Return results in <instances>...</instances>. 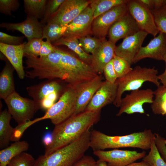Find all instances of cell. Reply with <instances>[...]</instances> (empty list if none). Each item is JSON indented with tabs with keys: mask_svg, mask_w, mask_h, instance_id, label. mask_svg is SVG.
I'll return each instance as SVG.
<instances>
[{
	"mask_svg": "<svg viewBox=\"0 0 166 166\" xmlns=\"http://www.w3.org/2000/svg\"><path fill=\"white\" fill-rule=\"evenodd\" d=\"M101 111H85L72 115L62 123L55 125L52 132V142L45 147L44 155H48L81 136L99 121Z\"/></svg>",
	"mask_w": 166,
	"mask_h": 166,
	"instance_id": "cell-1",
	"label": "cell"
},
{
	"mask_svg": "<svg viewBox=\"0 0 166 166\" xmlns=\"http://www.w3.org/2000/svg\"><path fill=\"white\" fill-rule=\"evenodd\" d=\"M155 137L151 129L122 136H111L96 130L91 131L89 146L93 151L123 148L150 149Z\"/></svg>",
	"mask_w": 166,
	"mask_h": 166,
	"instance_id": "cell-2",
	"label": "cell"
},
{
	"mask_svg": "<svg viewBox=\"0 0 166 166\" xmlns=\"http://www.w3.org/2000/svg\"><path fill=\"white\" fill-rule=\"evenodd\" d=\"M90 129L75 140L51 154L40 156L33 166H72L90 148Z\"/></svg>",
	"mask_w": 166,
	"mask_h": 166,
	"instance_id": "cell-3",
	"label": "cell"
},
{
	"mask_svg": "<svg viewBox=\"0 0 166 166\" xmlns=\"http://www.w3.org/2000/svg\"><path fill=\"white\" fill-rule=\"evenodd\" d=\"M158 70L152 68L137 66L124 77L118 78L116 97L113 103L117 107H120L122 95L124 92L132 91L139 89L145 82L149 81L159 86L160 82L158 78Z\"/></svg>",
	"mask_w": 166,
	"mask_h": 166,
	"instance_id": "cell-4",
	"label": "cell"
},
{
	"mask_svg": "<svg viewBox=\"0 0 166 166\" xmlns=\"http://www.w3.org/2000/svg\"><path fill=\"white\" fill-rule=\"evenodd\" d=\"M77 93L75 88L68 85L56 102L42 117L35 119L36 123L49 119L55 125L73 114L76 109Z\"/></svg>",
	"mask_w": 166,
	"mask_h": 166,
	"instance_id": "cell-5",
	"label": "cell"
},
{
	"mask_svg": "<svg viewBox=\"0 0 166 166\" xmlns=\"http://www.w3.org/2000/svg\"><path fill=\"white\" fill-rule=\"evenodd\" d=\"M4 101L8 111L18 124L31 120L40 109L32 99L22 97L16 91Z\"/></svg>",
	"mask_w": 166,
	"mask_h": 166,
	"instance_id": "cell-6",
	"label": "cell"
},
{
	"mask_svg": "<svg viewBox=\"0 0 166 166\" xmlns=\"http://www.w3.org/2000/svg\"><path fill=\"white\" fill-rule=\"evenodd\" d=\"M154 97V91L150 89L131 91L122 98L120 109L116 115L120 116L124 113L128 114L144 113L143 105L145 103L152 104Z\"/></svg>",
	"mask_w": 166,
	"mask_h": 166,
	"instance_id": "cell-7",
	"label": "cell"
},
{
	"mask_svg": "<svg viewBox=\"0 0 166 166\" xmlns=\"http://www.w3.org/2000/svg\"><path fill=\"white\" fill-rule=\"evenodd\" d=\"M126 3L116 6L93 20L92 33L95 37L102 40L105 39L111 27L128 12Z\"/></svg>",
	"mask_w": 166,
	"mask_h": 166,
	"instance_id": "cell-8",
	"label": "cell"
},
{
	"mask_svg": "<svg viewBox=\"0 0 166 166\" xmlns=\"http://www.w3.org/2000/svg\"><path fill=\"white\" fill-rule=\"evenodd\" d=\"M128 13L133 18L141 30L154 37L160 31L156 26L151 10L138 0H128L126 3Z\"/></svg>",
	"mask_w": 166,
	"mask_h": 166,
	"instance_id": "cell-9",
	"label": "cell"
},
{
	"mask_svg": "<svg viewBox=\"0 0 166 166\" xmlns=\"http://www.w3.org/2000/svg\"><path fill=\"white\" fill-rule=\"evenodd\" d=\"M98 159L105 162L108 166H126L143 158L146 155L145 151L138 152L136 151L114 149L93 152Z\"/></svg>",
	"mask_w": 166,
	"mask_h": 166,
	"instance_id": "cell-10",
	"label": "cell"
},
{
	"mask_svg": "<svg viewBox=\"0 0 166 166\" xmlns=\"http://www.w3.org/2000/svg\"><path fill=\"white\" fill-rule=\"evenodd\" d=\"M90 4V0H65L48 22L67 25Z\"/></svg>",
	"mask_w": 166,
	"mask_h": 166,
	"instance_id": "cell-11",
	"label": "cell"
},
{
	"mask_svg": "<svg viewBox=\"0 0 166 166\" xmlns=\"http://www.w3.org/2000/svg\"><path fill=\"white\" fill-rule=\"evenodd\" d=\"M93 17V11L89 5L67 25V29L64 36L78 39L92 34Z\"/></svg>",
	"mask_w": 166,
	"mask_h": 166,
	"instance_id": "cell-12",
	"label": "cell"
},
{
	"mask_svg": "<svg viewBox=\"0 0 166 166\" xmlns=\"http://www.w3.org/2000/svg\"><path fill=\"white\" fill-rule=\"evenodd\" d=\"M148 34L146 32L140 30L124 38L122 42L116 46L115 55L124 58L131 64L133 63L134 58Z\"/></svg>",
	"mask_w": 166,
	"mask_h": 166,
	"instance_id": "cell-13",
	"label": "cell"
},
{
	"mask_svg": "<svg viewBox=\"0 0 166 166\" xmlns=\"http://www.w3.org/2000/svg\"><path fill=\"white\" fill-rule=\"evenodd\" d=\"M117 89L116 82L112 83L106 81H103L85 111H100L104 107L113 103L116 97Z\"/></svg>",
	"mask_w": 166,
	"mask_h": 166,
	"instance_id": "cell-14",
	"label": "cell"
},
{
	"mask_svg": "<svg viewBox=\"0 0 166 166\" xmlns=\"http://www.w3.org/2000/svg\"><path fill=\"white\" fill-rule=\"evenodd\" d=\"M103 81L101 76L99 75L92 80L74 88L76 91L77 97L76 109L73 115L85 111Z\"/></svg>",
	"mask_w": 166,
	"mask_h": 166,
	"instance_id": "cell-15",
	"label": "cell"
},
{
	"mask_svg": "<svg viewBox=\"0 0 166 166\" xmlns=\"http://www.w3.org/2000/svg\"><path fill=\"white\" fill-rule=\"evenodd\" d=\"M166 53V34L160 32L147 45L140 48L135 56L132 63L149 58L157 60L164 61Z\"/></svg>",
	"mask_w": 166,
	"mask_h": 166,
	"instance_id": "cell-16",
	"label": "cell"
},
{
	"mask_svg": "<svg viewBox=\"0 0 166 166\" xmlns=\"http://www.w3.org/2000/svg\"><path fill=\"white\" fill-rule=\"evenodd\" d=\"M141 30L128 12L116 22L109 29V40L115 44L119 40L132 35Z\"/></svg>",
	"mask_w": 166,
	"mask_h": 166,
	"instance_id": "cell-17",
	"label": "cell"
},
{
	"mask_svg": "<svg viewBox=\"0 0 166 166\" xmlns=\"http://www.w3.org/2000/svg\"><path fill=\"white\" fill-rule=\"evenodd\" d=\"M44 26L35 18L26 16L22 22L17 23L3 22L1 28L14 31H18L26 37L28 41L35 38H42Z\"/></svg>",
	"mask_w": 166,
	"mask_h": 166,
	"instance_id": "cell-18",
	"label": "cell"
},
{
	"mask_svg": "<svg viewBox=\"0 0 166 166\" xmlns=\"http://www.w3.org/2000/svg\"><path fill=\"white\" fill-rule=\"evenodd\" d=\"M116 46L115 44L105 39L91 54V65L98 75L103 73L105 66L113 59Z\"/></svg>",
	"mask_w": 166,
	"mask_h": 166,
	"instance_id": "cell-19",
	"label": "cell"
},
{
	"mask_svg": "<svg viewBox=\"0 0 166 166\" xmlns=\"http://www.w3.org/2000/svg\"><path fill=\"white\" fill-rule=\"evenodd\" d=\"M26 42L18 45H11L0 43V51L6 58L16 71L18 77L24 79L26 76L23 65V49Z\"/></svg>",
	"mask_w": 166,
	"mask_h": 166,
	"instance_id": "cell-20",
	"label": "cell"
},
{
	"mask_svg": "<svg viewBox=\"0 0 166 166\" xmlns=\"http://www.w3.org/2000/svg\"><path fill=\"white\" fill-rule=\"evenodd\" d=\"M56 80H47L26 88L28 95L39 106L40 102L50 93L54 92H63L65 88L63 89L60 83Z\"/></svg>",
	"mask_w": 166,
	"mask_h": 166,
	"instance_id": "cell-21",
	"label": "cell"
},
{
	"mask_svg": "<svg viewBox=\"0 0 166 166\" xmlns=\"http://www.w3.org/2000/svg\"><path fill=\"white\" fill-rule=\"evenodd\" d=\"M0 73V98L4 100L15 91L13 73L14 68L8 60Z\"/></svg>",
	"mask_w": 166,
	"mask_h": 166,
	"instance_id": "cell-22",
	"label": "cell"
},
{
	"mask_svg": "<svg viewBox=\"0 0 166 166\" xmlns=\"http://www.w3.org/2000/svg\"><path fill=\"white\" fill-rule=\"evenodd\" d=\"M53 43V45L56 46L60 45L66 46L73 51L78 56L80 59L91 65V54L87 53L84 51L80 46L77 38L63 36Z\"/></svg>",
	"mask_w": 166,
	"mask_h": 166,
	"instance_id": "cell-23",
	"label": "cell"
},
{
	"mask_svg": "<svg viewBox=\"0 0 166 166\" xmlns=\"http://www.w3.org/2000/svg\"><path fill=\"white\" fill-rule=\"evenodd\" d=\"M29 144L25 140L14 142L10 146L0 151V166H7L14 157L22 152L27 151Z\"/></svg>",
	"mask_w": 166,
	"mask_h": 166,
	"instance_id": "cell-24",
	"label": "cell"
},
{
	"mask_svg": "<svg viewBox=\"0 0 166 166\" xmlns=\"http://www.w3.org/2000/svg\"><path fill=\"white\" fill-rule=\"evenodd\" d=\"M12 116L7 109L0 113V148L7 146L10 141L13 128L10 125Z\"/></svg>",
	"mask_w": 166,
	"mask_h": 166,
	"instance_id": "cell-25",
	"label": "cell"
},
{
	"mask_svg": "<svg viewBox=\"0 0 166 166\" xmlns=\"http://www.w3.org/2000/svg\"><path fill=\"white\" fill-rule=\"evenodd\" d=\"M127 0H90L89 6L93 13V20L113 8L126 3Z\"/></svg>",
	"mask_w": 166,
	"mask_h": 166,
	"instance_id": "cell-26",
	"label": "cell"
},
{
	"mask_svg": "<svg viewBox=\"0 0 166 166\" xmlns=\"http://www.w3.org/2000/svg\"><path fill=\"white\" fill-rule=\"evenodd\" d=\"M47 0H24V7L26 16L38 19L43 16L47 2Z\"/></svg>",
	"mask_w": 166,
	"mask_h": 166,
	"instance_id": "cell-27",
	"label": "cell"
},
{
	"mask_svg": "<svg viewBox=\"0 0 166 166\" xmlns=\"http://www.w3.org/2000/svg\"><path fill=\"white\" fill-rule=\"evenodd\" d=\"M67 29V25L63 26L57 23L48 22L44 26L42 33L43 39L53 43L65 34Z\"/></svg>",
	"mask_w": 166,
	"mask_h": 166,
	"instance_id": "cell-28",
	"label": "cell"
},
{
	"mask_svg": "<svg viewBox=\"0 0 166 166\" xmlns=\"http://www.w3.org/2000/svg\"><path fill=\"white\" fill-rule=\"evenodd\" d=\"M143 160L151 166H166V162L160 154L154 139L152 141L149 152L143 158Z\"/></svg>",
	"mask_w": 166,
	"mask_h": 166,
	"instance_id": "cell-29",
	"label": "cell"
},
{
	"mask_svg": "<svg viewBox=\"0 0 166 166\" xmlns=\"http://www.w3.org/2000/svg\"><path fill=\"white\" fill-rule=\"evenodd\" d=\"M156 25L160 32L166 34V4L151 10Z\"/></svg>",
	"mask_w": 166,
	"mask_h": 166,
	"instance_id": "cell-30",
	"label": "cell"
},
{
	"mask_svg": "<svg viewBox=\"0 0 166 166\" xmlns=\"http://www.w3.org/2000/svg\"><path fill=\"white\" fill-rule=\"evenodd\" d=\"M113 61V67L118 78L124 77L133 69L131 67L130 64L120 57L115 55Z\"/></svg>",
	"mask_w": 166,
	"mask_h": 166,
	"instance_id": "cell-31",
	"label": "cell"
},
{
	"mask_svg": "<svg viewBox=\"0 0 166 166\" xmlns=\"http://www.w3.org/2000/svg\"><path fill=\"white\" fill-rule=\"evenodd\" d=\"M105 40H102L90 36L89 35L82 37L78 39L79 44L86 53L92 54Z\"/></svg>",
	"mask_w": 166,
	"mask_h": 166,
	"instance_id": "cell-32",
	"label": "cell"
},
{
	"mask_svg": "<svg viewBox=\"0 0 166 166\" xmlns=\"http://www.w3.org/2000/svg\"><path fill=\"white\" fill-rule=\"evenodd\" d=\"M35 160L31 154L23 152L14 157L7 166H33Z\"/></svg>",
	"mask_w": 166,
	"mask_h": 166,
	"instance_id": "cell-33",
	"label": "cell"
},
{
	"mask_svg": "<svg viewBox=\"0 0 166 166\" xmlns=\"http://www.w3.org/2000/svg\"><path fill=\"white\" fill-rule=\"evenodd\" d=\"M65 0H48L45 13L40 22L44 26L45 25L50 18L57 11Z\"/></svg>",
	"mask_w": 166,
	"mask_h": 166,
	"instance_id": "cell-34",
	"label": "cell"
},
{
	"mask_svg": "<svg viewBox=\"0 0 166 166\" xmlns=\"http://www.w3.org/2000/svg\"><path fill=\"white\" fill-rule=\"evenodd\" d=\"M43 39L35 38L28 41L23 49L24 54L39 57Z\"/></svg>",
	"mask_w": 166,
	"mask_h": 166,
	"instance_id": "cell-35",
	"label": "cell"
},
{
	"mask_svg": "<svg viewBox=\"0 0 166 166\" xmlns=\"http://www.w3.org/2000/svg\"><path fill=\"white\" fill-rule=\"evenodd\" d=\"M19 6L18 0H0V12L6 15L11 16L12 12L18 9Z\"/></svg>",
	"mask_w": 166,
	"mask_h": 166,
	"instance_id": "cell-36",
	"label": "cell"
},
{
	"mask_svg": "<svg viewBox=\"0 0 166 166\" xmlns=\"http://www.w3.org/2000/svg\"><path fill=\"white\" fill-rule=\"evenodd\" d=\"M35 123L33 120L18 124L13 128L10 141L14 142L19 141L26 130Z\"/></svg>",
	"mask_w": 166,
	"mask_h": 166,
	"instance_id": "cell-37",
	"label": "cell"
},
{
	"mask_svg": "<svg viewBox=\"0 0 166 166\" xmlns=\"http://www.w3.org/2000/svg\"><path fill=\"white\" fill-rule=\"evenodd\" d=\"M25 36H12L4 32H0V43L11 45H18L23 42Z\"/></svg>",
	"mask_w": 166,
	"mask_h": 166,
	"instance_id": "cell-38",
	"label": "cell"
},
{
	"mask_svg": "<svg viewBox=\"0 0 166 166\" xmlns=\"http://www.w3.org/2000/svg\"><path fill=\"white\" fill-rule=\"evenodd\" d=\"M61 93L58 92H54L44 98L39 103L40 109L47 111L51 108L56 102Z\"/></svg>",
	"mask_w": 166,
	"mask_h": 166,
	"instance_id": "cell-39",
	"label": "cell"
},
{
	"mask_svg": "<svg viewBox=\"0 0 166 166\" xmlns=\"http://www.w3.org/2000/svg\"><path fill=\"white\" fill-rule=\"evenodd\" d=\"M103 73L105 81L112 83L116 82L118 77L113 67V59L105 66Z\"/></svg>",
	"mask_w": 166,
	"mask_h": 166,
	"instance_id": "cell-40",
	"label": "cell"
},
{
	"mask_svg": "<svg viewBox=\"0 0 166 166\" xmlns=\"http://www.w3.org/2000/svg\"><path fill=\"white\" fill-rule=\"evenodd\" d=\"M154 141L157 148L163 159L166 162V144L165 139L158 133H155Z\"/></svg>",
	"mask_w": 166,
	"mask_h": 166,
	"instance_id": "cell-41",
	"label": "cell"
},
{
	"mask_svg": "<svg viewBox=\"0 0 166 166\" xmlns=\"http://www.w3.org/2000/svg\"><path fill=\"white\" fill-rule=\"evenodd\" d=\"M151 108L155 114L166 115V101H153Z\"/></svg>",
	"mask_w": 166,
	"mask_h": 166,
	"instance_id": "cell-42",
	"label": "cell"
},
{
	"mask_svg": "<svg viewBox=\"0 0 166 166\" xmlns=\"http://www.w3.org/2000/svg\"><path fill=\"white\" fill-rule=\"evenodd\" d=\"M55 46L53 45L50 42L46 40L42 41L39 57L46 56L55 50Z\"/></svg>",
	"mask_w": 166,
	"mask_h": 166,
	"instance_id": "cell-43",
	"label": "cell"
},
{
	"mask_svg": "<svg viewBox=\"0 0 166 166\" xmlns=\"http://www.w3.org/2000/svg\"><path fill=\"white\" fill-rule=\"evenodd\" d=\"M97 161L91 156L84 155L72 166H96Z\"/></svg>",
	"mask_w": 166,
	"mask_h": 166,
	"instance_id": "cell-44",
	"label": "cell"
},
{
	"mask_svg": "<svg viewBox=\"0 0 166 166\" xmlns=\"http://www.w3.org/2000/svg\"><path fill=\"white\" fill-rule=\"evenodd\" d=\"M154 91L155 99L154 101H166V87L160 85Z\"/></svg>",
	"mask_w": 166,
	"mask_h": 166,
	"instance_id": "cell-45",
	"label": "cell"
},
{
	"mask_svg": "<svg viewBox=\"0 0 166 166\" xmlns=\"http://www.w3.org/2000/svg\"><path fill=\"white\" fill-rule=\"evenodd\" d=\"M52 141V133L47 132L44 136L42 139L43 144L45 145V147L49 146Z\"/></svg>",
	"mask_w": 166,
	"mask_h": 166,
	"instance_id": "cell-46",
	"label": "cell"
},
{
	"mask_svg": "<svg viewBox=\"0 0 166 166\" xmlns=\"http://www.w3.org/2000/svg\"><path fill=\"white\" fill-rule=\"evenodd\" d=\"M165 63V69L164 72L158 76L159 80L162 84V85L166 87V53L165 55L164 61Z\"/></svg>",
	"mask_w": 166,
	"mask_h": 166,
	"instance_id": "cell-47",
	"label": "cell"
},
{
	"mask_svg": "<svg viewBox=\"0 0 166 166\" xmlns=\"http://www.w3.org/2000/svg\"><path fill=\"white\" fill-rule=\"evenodd\" d=\"M138 1L151 10L153 9V0H138Z\"/></svg>",
	"mask_w": 166,
	"mask_h": 166,
	"instance_id": "cell-48",
	"label": "cell"
},
{
	"mask_svg": "<svg viewBox=\"0 0 166 166\" xmlns=\"http://www.w3.org/2000/svg\"><path fill=\"white\" fill-rule=\"evenodd\" d=\"M126 166H151L146 162L142 160L139 162H133Z\"/></svg>",
	"mask_w": 166,
	"mask_h": 166,
	"instance_id": "cell-49",
	"label": "cell"
},
{
	"mask_svg": "<svg viewBox=\"0 0 166 166\" xmlns=\"http://www.w3.org/2000/svg\"><path fill=\"white\" fill-rule=\"evenodd\" d=\"M96 166H108V165L106 162L98 159L97 161Z\"/></svg>",
	"mask_w": 166,
	"mask_h": 166,
	"instance_id": "cell-50",
	"label": "cell"
},
{
	"mask_svg": "<svg viewBox=\"0 0 166 166\" xmlns=\"http://www.w3.org/2000/svg\"><path fill=\"white\" fill-rule=\"evenodd\" d=\"M164 142L165 144H166V139H165L164 141Z\"/></svg>",
	"mask_w": 166,
	"mask_h": 166,
	"instance_id": "cell-51",
	"label": "cell"
},
{
	"mask_svg": "<svg viewBox=\"0 0 166 166\" xmlns=\"http://www.w3.org/2000/svg\"><path fill=\"white\" fill-rule=\"evenodd\" d=\"M165 4H166V0H165Z\"/></svg>",
	"mask_w": 166,
	"mask_h": 166,
	"instance_id": "cell-52",
	"label": "cell"
}]
</instances>
